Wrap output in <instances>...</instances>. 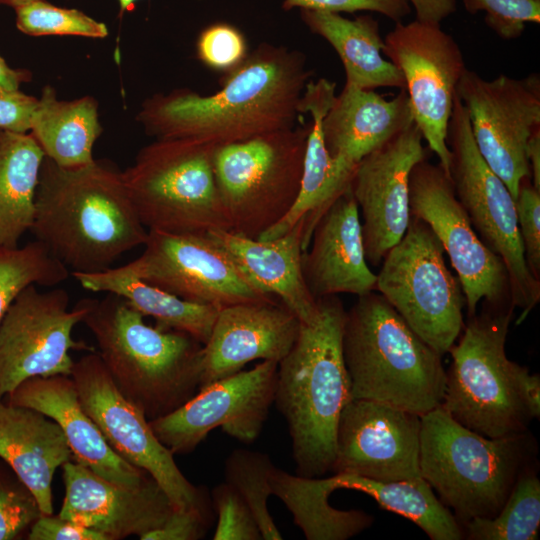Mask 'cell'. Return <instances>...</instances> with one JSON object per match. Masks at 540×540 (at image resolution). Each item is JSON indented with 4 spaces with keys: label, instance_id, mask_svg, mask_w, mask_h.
Here are the masks:
<instances>
[{
    "label": "cell",
    "instance_id": "1",
    "mask_svg": "<svg viewBox=\"0 0 540 540\" xmlns=\"http://www.w3.org/2000/svg\"><path fill=\"white\" fill-rule=\"evenodd\" d=\"M313 72L304 53L261 43L211 95L181 88L146 99L137 114L149 136L222 146L296 126Z\"/></svg>",
    "mask_w": 540,
    "mask_h": 540
},
{
    "label": "cell",
    "instance_id": "2",
    "mask_svg": "<svg viewBox=\"0 0 540 540\" xmlns=\"http://www.w3.org/2000/svg\"><path fill=\"white\" fill-rule=\"evenodd\" d=\"M34 205L30 231L72 272L106 271L148 237L122 171L107 160L63 168L44 157Z\"/></svg>",
    "mask_w": 540,
    "mask_h": 540
},
{
    "label": "cell",
    "instance_id": "3",
    "mask_svg": "<svg viewBox=\"0 0 540 540\" xmlns=\"http://www.w3.org/2000/svg\"><path fill=\"white\" fill-rule=\"evenodd\" d=\"M317 302L316 320L301 323L278 363L274 398L288 425L296 474L310 478L331 471L340 415L352 399L342 351L346 310L337 295Z\"/></svg>",
    "mask_w": 540,
    "mask_h": 540
},
{
    "label": "cell",
    "instance_id": "4",
    "mask_svg": "<svg viewBox=\"0 0 540 540\" xmlns=\"http://www.w3.org/2000/svg\"><path fill=\"white\" fill-rule=\"evenodd\" d=\"M78 304L85 311L81 323L94 336L115 385L148 420L175 411L197 393L203 347L198 340L146 324L114 293Z\"/></svg>",
    "mask_w": 540,
    "mask_h": 540
},
{
    "label": "cell",
    "instance_id": "5",
    "mask_svg": "<svg viewBox=\"0 0 540 540\" xmlns=\"http://www.w3.org/2000/svg\"><path fill=\"white\" fill-rule=\"evenodd\" d=\"M538 443L526 430L489 438L438 406L421 416L420 473L463 525L496 516L519 477L538 467Z\"/></svg>",
    "mask_w": 540,
    "mask_h": 540
},
{
    "label": "cell",
    "instance_id": "6",
    "mask_svg": "<svg viewBox=\"0 0 540 540\" xmlns=\"http://www.w3.org/2000/svg\"><path fill=\"white\" fill-rule=\"evenodd\" d=\"M342 351L353 399L386 403L422 416L441 405L446 370L378 292L346 311Z\"/></svg>",
    "mask_w": 540,
    "mask_h": 540
},
{
    "label": "cell",
    "instance_id": "7",
    "mask_svg": "<svg viewBox=\"0 0 540 540\" xmlns=\"http://www.w3.org/2000/svg\"><path fill=\"white\" fill-rule=\"evenodd\" d=\"M514 306L491 304L468 317L449 352L442 408L464 427L489 438L528 430L533 420L518 386L521 367L506 355Z\"/></svg>",
    "mask_w": 540,
    "mask_h": 540
},
{
    "label": "cell",
    "instance_id": "8",
    "mask_svg": "<svg viewBox=\"0 0 540 540\" xmlns=\"http://www.w3.org/2000/svg\"><path fill=\"white\" fill-rule=\"evenodd\" d=\"M216 148L201 140L161 138L140 149L122 174L148 231L206 234L229 230L214 175Z\"/></svg>",
    "mask_w": 540,
    "mask_h": 540
},
{
    "label": "cell",
    "instance_id": "9",
    "mask_svg": "<svg viewBox=\"0 0 540 540\" xmlns=\"http://www.w3.org/2000/svg\"><path fill=\"white\" fill-rule=\"evenodd\" d=\"M309 125L217 146L214 175L229 230L258 239L299 194Z\"/></svg>",
    "mask_w": 540,
    "mask_h": 540
},
{
    "label": "cell",
    "instance_id": "10",
    "mask_svg": "<svg viewBox=\"0 0 540 540\" xmlns=\"http://www.w3.org/2000/svg\"><path fill=\"white\" fill-rule=\"evenodd\" d=\"M375 291L441 356L464 327L460 281L447 267L432 229L417 217L411 215L404 236L383 258Z\"/></svg>",
    "mask_w": 540,
    "mask_h": 540
},
{
    "label": "cell",
    "instance_id": "11",
    "mask_svg": "<svg viewBox=\"0 0 540 540\" xmlns=\"http://www.w3.org/2000/svg\"><path fill=\"white\" fill-rule=\"evenodd\" d=\"M446 142L455 195L479 238L507 270L512 304L522 309L519 324L540 301V281L533 277L525 261L515 200L479 153L467 112L457 96Z\"/></svg>",
    "mask_w": 540,
    "mask_h": 540
},
{
    "label": "cell",
    "instance_id": "12",
    "mask_svg": "<svg viewBox=\"0 0 540 540\" xmlns=\"http://www.w3.org/2000/svg\"><path fill=\"white\" fill-rule=\"evenodd\" d=\"M70 376L84 411L116 454L147 472L175 510L205 505L200 489L183 475L145 414L120 392L98 353L91 351L74 361Z\"/></svg>",
    "mask_w": 540,
    "mask_h": 540
},
{
    "label": "cell",
    "instance_id": "13",
    "mask_svg": "<svg viewBox=\"0 0 540 540\" xmlns=\"http://www.w3.org/2000/svg\"><path fill=\"white\" fill-rule=\"evenodd\" d=\"M482 158L515 200L521 180L531 176L526 155L540 129V76L516 79L499 75L483 79L466 68L456 88Z\"/></svg>",
    "mask_w": 540,
    "mask_h": 540
},
{
    "label": "cell",
    "instance_id": "14",
    "mask_svg": "<svg viewBox=\"0 0 540 540\" xmlns=\"http://www.w3.org/2000/svg\"><path fill=\"white\" fill-rule=\"evenodd\" d=\"M70 296L62 288L41 291L24 288L0 322V400L33 377L72 373L71 350L95 351L73 338L84 309H69Z\"/></svg>",
    "mask_w": 540,
    "mask_h": 540
},
{
    "label": "cell",
    "instance_id": "15",
    "mask_svg": "<svg viewBox=\"0 0 540 540\" xmlns=\"http://www.w3.org/2000/svg\"><path fill=\"white\" fill-rule=\"evenodd\" d=\"M382 53L401 71L414 122L449 176L447 129L466 70L458 43L440 25L397 22L384 39Z\"/></svg>",
    "mask_w": 540,
    "mask_h": 540
},
{
    "label": "cell",
    "instance_id": "16",
    "mask_svg": "<svg viewBox=\"0 0 540 540\" xmlns=\"http://www.w3.org/2000/svg\"><path fill=\"white\" fill-rule=\"evenodd\" d=\"M142 254L115 267L184 300L218 310L240 303L277 301L257 290L207 234L148 231Z\"/></svg>",
    "mask_w": 540,
    "mask_h": 540
},
{
    "label": "cell",
    "instance_id": "17",
    "mask_svg": "<svg viewBox=\"0 0 540 540\" xmlns=\"http://www.w3.org/2000/svg\"><path fill=\"white\" fill-rule=\"evenodd\" d=\"M410 213L429 225L449 256L464 293L468 317L477 312L482 301L512 303L502 260L479 238L450 177L439 164L425 159L412 169Z\"/></svg>",
    "mask_w": 540,
    "mask_h": 540
},
{
    "label": "cell",
    "instance_id": "18",
    "mask_svg": "<svg viewBox=\"0 0 540 540\" xmlns=\"http://www.w3.org/2000/svg\"><path fill=\"white\" fill-rule=\"evenodd\" d=\"M278 363L265 360L247 371L217 380L175 411L149 425L158 440L175 454H188L220 427L236 440L253 443L274 404Z\"/></svg>",
    "mask_w": 540,
    "mask_h": 540
},
{
    "label": "cell",
    "instance_id": "19",
    "mask_svg": "<svg viewBox=\"0 0 540 540\" xmlns=\"http://www.w3.org/2000/svg\"><path fill=\"white\" fill-rule=\"evenodd\" d=\"M421 416L367 399H351L338 422L334 474L375 481L421 479Z\"/></svg>",
    "mask_w": 540,
    "mask_h": 540
},
{
    "label": "cell",
    "instance_id": "20",
    "mask_svg": "<svg viewBox=\"0 0 540 540\" xmlns=\"http://www.w3.org/2000/svg\"><path fill=\"white\" fill-rule=\"evenodd\" d=\"M425 159L427 150L414 122L357 164L350 189L362 216L368 264L379 266L404 236L411 217L410 174Z\"/></svg>",
    "mask_w": 540,
    "mask_h": 540
},
{
    "label": "cell",
    "instance_id": "21",
    "mask_svg": "<svg viewBox=\"0 0 540 540\" xmlns=\"http://www.w3.org/2000/svg\"><path fill=\"white\" fill-rule=\"evenodd\" d=\"M65 497L59 516L101 534L105 540L143 537L159 529L175 510L149 477L139 486L110 482L76 461L62 465Z\"/></svg>",
    "mask_w": 540,
    "mask_h": 540
},
{
    "label": "cell",
    "instance_id": "22",
    "mask_svg": "<svg viewBox=\"0 0 540 540\" xmlns=\"http://www.w3.org/2000/svg\"><path fill=\"white\" fill-rule=\"evenodd\" d=\"M300 325L298 317L278 301L220 309L202 347L199 389L241 371L254 360L279 363L293 347Z\"/></svg>",
    "mask_w": 540,
    "mask_h": 540
},
{
    "label": "cell",
    "instance_id": "23",
    "mask_svg": "<svg viewBox=\"0 0 540 540\" xmlns=\"http://www.w3.org/2000/svg\"><path fill=\"white\" fill-rule=\"evenodd\" d=\"M305 284L314 299L375 291L376 274L367 263L359 209L350 186L317 220L302 252Z\"/></svg>",
    "mask_w": 540,
    "mask_h": 540
},
{
    "label": "cell",
    "instance_id": "24",
    "mask_svg": "<svg viewBox=\"0 0 540 540\" xmlns=\"http://www.w3.org/2000/svg\"><path fill=\"white\" fill-rule=\"evenodd\" d=\"M7 402L37 410L62 429L73 459L104 479L135 487L149 477L116 454L99 428L84 411L71 376L33 377L20 383Z\"/></svg>",
    "mask_w": 540,
    "mask_h": 540
},
{
    "label": "cell",
    "instance_id": "25",
    "mask_svg": "<svg viewBox=\"0 0 540 540\" xmlns=\"http://www.w3.org/2000/svg\"><path fill=\"white\" fill-rule=\"evenodd\" d=\"M335 88L336 84L326 78L307 83L299 111L301 114L309 113L312 120L306 141L299 194L284 218L258 239H275L288 232L299 220L305 219V251L321 214L350 186L357 165L331 156L323 136L322 122L336 95Z\"/></svg>",
    "mask_w": 540,
    "mask_h": 540
},
{
    "label": "cell",
    "instance_id": "26",
    "mask_svg": "<svg viewBox=\"0 0 540 540\" xmlns=\"http://www.w3.org/2000/svg\"><path fill=\"white\" fill-rule=\"evenodd\" d=\"M304 228L305 219H301L288 232L271 240L251 239L223 229L206 234L257 290L277 297L301 323L311 324L319 308L302 274Z\"/></svg>",
    "mask_w": 540,
    "mask_h": 540
},
{
    "label": "cell",
    "instance_id": "27",
    "mask_svg": "<svg viewBox=\"0 0 540 540\" xmlns=\"http://www.w3.org/2000/svg\"><path fill=\"white\" fill-rule=\"evenodd\" d=\"M0 458L35 497L42 514H53L54 474L73 459L57 422L32 408L0 400Z\"/></svg>",
    "mask_w": 540,
    "mask_h": 540
},
{
    "label": "cell",
    "instance_id": "28",
    "mask_svg": "<svg viewBox=\"0 0 540 540\" xmlns=\"http://www.w3.org/2000/svg\"><path fill=\"white\" fill-rule=\"evenodd\" d=\"M412 123V107L405 90L386 99L374 90L345 84L323 118L322 129L331 156L357 165Z\"/></svg>",
    "mask_w": 540,
    "mask_h": 540
},
{
    "label": "cell",
    "instance_id": "29",
    "mask_svg": "<svg viewBox=\"0 0 540 540\" xmlns=\"http://www.w3.org/2000/svg\"><path fill=\"white\" fill-rule=\"evenodd\" d=\"M301 19L336 51L345 70V84L368 90L380 87L405 90L401 71L382 56L384 40L378 21L371 15L348 19L339 13L302 9Z\"/></svg>",
    "mask_w": 540,
    "mask_h": 540
},
{
    "label": "cell",
    "instance_id": "30",
    "mask_svg": "<svg viewBox=\"0 0 540 540\" xmlns=\"http://www.w3.org/2000/svg\"><path fill=\"white\" fill-rule=\"evenodd\" d=\"M38 99L30 133L45 157L63 168L93 162V146L102 133L98 102L92 96L58 100L49 85Z\"/></svg>",
    "mask_w": 540,
    "mask_h": 540
},
{
    "label": "cell",
    "instance_id": "31",
    "mask_svg": "<svg viewBox=\"0 0 540 540\" xmlns=\"http://www.w3.org/2000/svg\"><path fill=\"white\" fill-rule=\"evenodd\" d=\"M71 275L92 292L114 293L140 314L156 320V327L189 334L201 344L210 337L218 309L179 298L136 277L123 274L115 267L98 273Z\"/></svg>",
    "mask_w": 540,
    "mask_h": 540
},
{
    "label": "cell",
    "instance_id": "32",
    "mask_svg": "<svg viewBox=\"0 0 540 540\" xmlns=\"http://www.w3.org/2000/svg\"><path fill=\"white\" fill-rule=\"evenodd\" d=\"M45 155L30 132L0 129V246L16 248L31 230Z\"/></svg>",
    "mask_w": 540,
    "mask_h": 540
},
{
    "label": "cell",
    "instance_id": "33",
    "mask_svg": "<svg viewBox=\"0 0 540 540\" xmlns=\"http://www.w3.org/2000/svg\"><path fill=\"white\" fill-rule=\"evenodd\" d=\"M276 495L307 540H346L369 528L374 518L361 510H339L329 503L333 492L326 478L290 474L275 467L271 476Z\"/></svg>",
    "mask_w": 540,
    "mask_h": 540
},
{
    "label": "cell",
    "instance_id": "34",
    "mask_svg": "<svg viewBox=\"0 0 540 540\" xmlns=\"http://www.w3.org/2000/svg\"><path fill=\"white\" fill-rule=\"evenodd\" d=\"M327 480L334 491L353 489L371 496L381 508L412 521L431 540L464 539L462 525L423 478L381 482L352 474H333Z\"/></svg>",
    "mask_w": 540,
    "mask_h": 540
},
{
    "label": "cell",
    "instance_id": "35",
    "mask_svg": "<svg viewBox=\"0 0 540 540\" xmlns=\"http://www.w3.org/2000/svg\"><path fill=\"white\" fill-rule=\"evenodd\" d=\"M468 540H535L540 529L538 467L524 472L493 518H475L462 525Z\"/></svg>",
    "mask_w": 540,
    "mask_h": 540
},
{
    "label": "cell",
    "instance_id": "36",
    "mask_svg": "<svg viewBox=\"0 0 540 540\" xmlns=\"http://www.w3.org/2000/svg\"><path fill=\"white\" fill-rule=\"evenodd\" d=\"M69 274L70 270L37 240L23 247L0 246V322L24 288L32 284L57 286Z\"/></svg>",
    "mask_w": 540,
    "mask_h": 540
},
{
    "label": "cell",
    "instance_id": "37",
    "mask_svg": "<svg viewBox=\"0 0 540 540\" xmlns=\"http://www.w3.org/2000/svg\"><path fill=\"white\" fill-rule=\"evenodd\" d=\"M269 455L247 449L233 450L225 461V481L244 498L258 523L263 540L283 539L267 507L275 469Z\"/></svg>",
    "mask_w": 540,
    "mask_h": 540
},
{
    "label": "cell",
    "instance_id": "38",
    "mask_svg": "<svg viewBox=\"0 0 540 540\" xmlns=\"http://www.w3.org/2000/svg\"><path fill=\"white\" fill-rule=\"evenodd\" d=\"M16 26L30 36H82L105 38L107 26L80 10L57 7L46 0L34 1L14 9Z\"/></svg>",
    "mask_w": 540,
    "mask_h": 540
},
{
    "label": "cell",
    "instance_id": "39",
    "mask_svg": "<svg viewBox=\"0 0 540 540\" xmlns=\"http://www.w3.org/2000/svg\"><path fill=\"white\" fill-rule=\"evenodd\" d=\"M217 514L214 540H260L262 535L250 507L240 493L224 481L212 489Z\"/></svg>",
    "mask_w": 540,
    "mask_h": 540
},
{
    "label": "cell",
    "instance_id": "40",
    "mask_svg": "<svg viewBox=\"0 0 540 540\" xmlns=\"http://www.w3.org/2000/svg\"><path fill=\"white\" fill-rule=\"evenodd\" d=\"M249 54L243 33L227 23H215L203 29L196 42V55L206 67L228 73Z\"/></svg>",
    "mask_w": 540,
    "mask_h": 540
},
{
    "label": "cell",
    "instance_id": "41",
    "mask_svg": "<svg viewBox=\"0 0 540 540\" xmlns=\"http://www.w3.org/2000/svg\"><path fill=\"white\" fill-rule=\"evenodd\" d=\"M466 11L485 13L484 21L500 38H519L526 23L540 22V0H463Z\"/></svg>",
    "mask_w": 540,
    "mask_h": 540
},
{
    "label": "cell",
    "instance_id": "42",
    "mask_svg": "<svg viewBox=\"0 0 540 540\" xmlns=\"http://www.w3.org/2000/svg\"><path fill=\"white\" fill-rule=\"evenodd\" d=\"M515 208L527 267L540 281V191L532 184L531 176L521 180Z\"/></svg>",
    "mask_w": 540,
    "mask_h": 540
},
{
    "label": "cell",
    "instance_id": "43",
    "mask_svg": "<svg viewBox=\"0 0 540 540\" xmlns=\"http://www.w3.org/2000/svg\"><path fill=\"white\" fill-rule=\"evenodd\" d=\"M42 515L38 502L24 487L14 488L0 482V540H11Z\"/></svg>",
    "mask_w": 540,
    "mask_h": 540
},
{
    "label": "cell",
    "instance_id": "44",
    "mask_svg": "<svg viewBox=\"0 0 540 540\" xmlns=\"http://www.w3.org/2000/svg\"><path fill=\"white\" fill-rule=\"evenodd\" d=\"M283 9L288 11L299 7L332 13H354L356 11L378 12L397 22L410 14L411 6L407 0H284Z\"/></svg>",
    "mask_w": 540,
    "mask_h": 540
},
{
    "label": "cell",
    "instance_id": "45",
    "mask_svg": "<svg viewBox=\"0 0 540 540\" xmlns=\"http://www.w3.org/2000/svg\"><path fill=\"white\" fill-rule=\"evenodd\" d=\"M205 505L187 510H174L166 522L141 540H198L207 530Z\"/></svg>",
    "mask_w": 540,
    "mask_h": 540
},
{
    "label": "cell",
    "instance_id": "46",
    "mask_svg": "<svg viewBox=\"0 0 540 540\" xmlns=\"http://www.w3.org/2000/svg\"><path fill=\"white\" fill-rule=\"evenodd\" d=\"M38 100L19 89L0 87V129L18 133L30 132Z\"/></svg>",
    "mask_w": 540,
    "mask_h": 540
},
{
    "label": "cell",
    "instance_id": "47",
    "mask_svg": "<svg viewBox=\"0 0 540 540\" xmlns=\"http://www.w3.org/2000/svg\"><path fill=\"white\" fill-rule=\"evenodd\" d=\"M30 528V540H105L101 534L53 514H42Z\"/></svg>",
    "mask_w": 540,
    "mask_h": 540
},
{
    "label": "cell",
    "instance_id": "48",
    "mask_svg": "<svg viewBox=\"0 0 540 540\" xmlns=\"http://www.w3.org/2000/svg\"><path fill=\"white\" fill-rule=\"evenodd\" d=\"M518 386L532 419H538L540 416L539 374H531L527 367L521 365L518 372Z\"/></svg>",
    "mask_w": 540,
    "mask_h": 540
},
{
    "label": "cell",
    "instance_id": "49",
    "mask_svg": "<svg viewBox=\"0 0 540 540\" xmlns=\"http://www.w3.org/2000/svg\"><path fill=\"white\" fill-rule=\"evenodd\" d=\"M31 78L29 70L11 68L0 56V87L18 90L22 83L30 81Z\"/></svg>",
    "mask_w": 540,
    "mask_h": 540
},
{
    "label": "cell",
    "instance_id": "50",
    "mask_svg": "<svg viewBox=\"0 0 540 540\" xmlns=\"http://www.w3.org/2000/svg\"><path fill=\"white\" fill-rule=\"evenodd\" d=\"M526 155L530 166L532 184L540 191V129L530 137Z\"/></svg>",
    "mask_w": 540,
    "mask_h": 540
},
{
    "label": "cell",
    "instance_id": "51",
    "mask_svg": "<svg viewBox=\"0 0 540 540\" xmlns=\"http://www.w3.org/2000/svg\"><path fill=\"white\" fill-rule=\"evenodd\" d=\"M34 1H38V0H0V5H6L15 9L17 7H20L22 5H25Z\"/></svg>",
    "mask_w": 540,
    "mask_h": 540
},
{
    "label": "cell",
    "instance_id": "52",
    "mask_svg": "<svg viewBox=\"0 0 540 540\" xmlns=\"http://www.w3.org/2000/svg\"><path fill=\"white\" fill-rule=\"evenodd\" d=\"M137 0H118L120 6V14H123L125 11L133 9L134 3Z\"/></svg>",
    "mask_w": 540,
    "mask_h": 540
}]
</instances>
